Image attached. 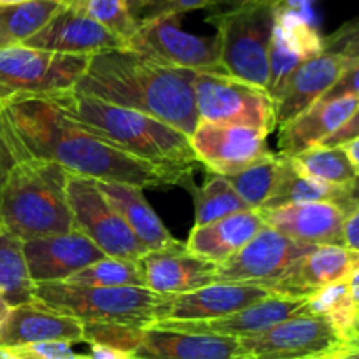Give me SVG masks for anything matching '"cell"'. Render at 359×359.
Returning <instances> with one entry per match:
<instances>
[{
    "label": "cell",
    "instance_id": "obj_1",
    "mask_svg": "<svg viewBox=\"0 0 359 359\" xmlns=\"http://www.w3.org/2000/svg\"><path fill=\"white\" fill-rule=\"evenodd\" d=\"M0 133L16 160H48L81 177L142 189L175 186L153 165L114 149L70 121L48 98L0 105Z\"/></svg>",
    "mask_w": 359,
    "mask_h": 359
},
{
    "label": "cell",
    "instance_id": "obj_2",
    "mask_svg": "<svg viewBox=\"0 0 359 359\" xmlns=\"http://www.w3.org/2000/svg\"><path fill=\"white\" fill-rule=\"evenodd\" d=\"M195 76L193 70L161 65L126 49H111L90 56L72 91L142 112L189 137L198 126Z\"/></svg>",
    "mask_w": 359,
    "mask_h": 359
},
{
    "label": "cell",
    "instance_id": "obj_3",
    "mask_svg": "<svg viewBox=\"0 0 359 359\" xmlns=\"http://www.w3.org/2000/svg\"><path fill=\"white\" fill-rule=\"evenodd\" d=\"M44 98L102 142L163 172L175 186L188 188L193 182V172L200 163L189 146V137L174 126L72 90Z\"/></svg>",
    "mask_w": 359,
    "mask_h": 359
},
{
    "label": "cell",
    "instance_id": "obj_4",
    "mask_svg": "<svg viewBox=\"0 0 359 359\" xmlns=\"http://www.w3.org/2000/svg\"><path fill=\"white\" fill-rule=\"evenodd\" d=\"M67 170L39 158H20L0 195V228L21 242L70 233Z\"/></svg>",
    "mask_w": 359,
    "mask_h": 359
},
{
    "label": "cell",
    "instance_id": "obj_5",
    "mask_svg": "<svg viewBox=\"0 0 359 359\" xmlns=\"http://www.w3.org/2000/svg\"><path fill=\"white\" fill-rule=\"evenodd\" d=\"M160 294L147 287H90L69 283L35 284V304L95 325L147 328L154 321Z\"/></svg>",
    "mask_w": 359,
    "mask_h": 359
},
{
    "label": "cell",
    "instance_id": "obj_6",
    "mask_svg": "<svg viewBox=\"0 0 359 359\" xmlns=\"http://www.w3.org/2000/svg\"><path fill=\"white\" fill-rule=\"evenodd\" d=\"M216 28L223 72L245 83L269 84V46L273 27L272 4H251L207 16Z\"/></svg>",
    "mask_w": 359,
    "mask_h": 359
},
{
    "label": "cell",
    "instance_id": "obj_7",
    "mask_svg": "<svg viewBox=\"0 0 359 359\" xmlns=\"http://www.w3.org/2000/svg\"><path fill=\"white\" fill-rule=\"evenodd\" d=\"M90 56L39 51L21 44L0 48V105L70 91Z\"/></svg>",
    "mask_w": 359,
    "mask_h": 359
},
{
    "label": "cell",
    "instance_id": "obj_8",
    "mask_svg": "<svg viewBox=\"0 0 359 359\" xmlns=\"http://www.w3.org/2000/svg\"><path fill=\"white\" fill-rule=\"evenodd\" d=\"M83 328L84 342L126 351L132 359H237V339L95 323Z\"/></svg>",
    "mask_w": 359,
    "mask_h": 359
},
{
    "label": "cell",
    "instance_id": "obj_9",
    "mask_svg": "<svg viewBox=\"0 0 359 359\" xmlns=\"http://www.w3.org/2000/svg\"><path fill=\"white\" fill-rule=\"evenodd\" d=\"M195 104L198 123L248 126L272 133L276 126V102L265 88L245 83L223 70L196 72Z\"/></svg>",
    "mask_w": 359,
    "mask_h": 359
},
{
    "label": "cell",
    "instance_id": "obj_10",
    "mask_svg": "<svg viewBox=\"0 0 359 359\" xmlns=\"http://www.w3.org/2000/svg\"><path fill=\"white\" fill-rule=\"evenodd\" d=\"M337 354H358V347L344 342L328 319L304 309L259 335L237 339V359H326Z\"/></svg>",
    "mask_w": 359,
    "mask_h": 359
},
{
    "label": "cell",
    "instance_id": "obj_11",
    "mask_svg": "<svg viewBox=\"0 0 359 359\" xmlns=\"http://www.w3.org/2000/svg\"><path fill=\"white\" fill-rule=\"evenodd\" d=\"M65 195L74 228L90 238L105 256L139 262L146 255L147 249L98 191L93 179L67 172Z\"/></svg>",
    "mask_w": 359,
    "mask_h": 359
},
{
    "label": "cell",
    "instance_id": "obj_12",
    "mask_svg": "<svg viewBox=\"0 0 359 359\" xmlns=\"http://www.w3.org/2000/svg\"><path fill=\"white\" fill-rule=\"evenodd\" d=\"M123 49L161 65L193 72L223 70L217 37H198L182 30L181 16H167L139 25Z\"/></svg>",
    "mask_w": 359,
    "mask_h": 359
},
{
    "label": "cell",
    "instance_id": "obj_13",
    "mask_svg": "<svg viewBox=\"0 0 359 359\" xmlns=\"http://www.w3.org/2000/svg\"><path fill=\"white\" fill-rule=\"evenodd\" d=\"M312 248L314 245L298 244L279 231L263 226L241 251L217 265L216 283L251 284L270 291Z\"/></svg>",
    "mask_w": 359,
    "mask_h": 359
},
{
    "label": "cell",
    "instance_id": "obj_14",
    "mask_svg": "<svg viewBox=\"0 0 359 359\" xmlns=\"http://www.w3.org/2000/svg\"><path fill=\"white\" fill-rule=\"evenodd\" d=\"M266 137L269 133L248 126L200 121L189 135V146L209 174L230 177L272 156Z\"/></svg>",
    "mask_w": 359,
    "mask_h": 359
},
{
    "label": "cell",
    "instance_id": "obj_15",
    "mask_svg": "<svg viewBox=\"0 0 359 359\" xmlns=\"http://www.w3.org/2000/svg\"><path fill=\"white\" fill-rule=\"evenodd\" d=\"M323 35L312 9H273V27L269 46L266 91L276 102L294 70L323 53Z\"/></svg>",
    "mask_w": 359,
    "mask_h": 359
},
{
    "label": "cell",
    "instance_id": "obj_16",
    "mask_svg": "<svg viewBox=\"0 0 359 359\" xmlns=\"http://www.w3.org/2000/svg\"><path fill=\"white\" fill-rule=\"evenodd\" d=\"M273 297L266 287L214 283L181 294H160L154 321H203L223 318ZM151 323V325H153ZM149 328V326H147Z\"/></svg>",
    "mask_w": 359,
    "mask_h": 359
},
{
    "label": "cell",
    "instance_id": "obj_17",
    "mask_svg": "<svg viewBox=\"0 0 359 359\" xmlns=\"http://www.w3.org/2000/svg\"><path fill=\"white\" fill-rule=\"evenodd\" d=\"M307 298L270 297L248 309L223 316V318L203 319V321H160L153 323L149 328L168 330V332L191 333V335H214L226 339H245L259 335L286 321L291 316L304 309Z\"/></svg>",
    "mask_w": 359,
    "mask_h": 359
},
{
    "label": "cell",
    "instance_id": "obj_18",
    "mask_svg": "<svg viewBox=\"0 0 359 359\" xmlns=\"http://www.w3.org/2000/svg\"><path fill=\"white\" fill-rule=\"evenodd\" d=\"M21 46L60 55L93 56L102 51L123 49V41L83 11L63 2L49 23Z\"/></svg>",
    "mask_w": 359,
    "mask_h": 359
},
{
    "label": "cell",
    "instance_id": "obj_19",
    "mask_svg": "<svg viewBox=\"0 0 359 359\" xmlns=\"http://www.w3.org/2000/svg\"><path fill=\"white\" fill-rule=\"evenodd\" d=\"M359 205L340 207L337 203H290L276 209H258L265 226L304 245H339L344 248L342 224L351 210Z\"/></svg>",
    "mask_w": 359,
    "mask_h": 359
},
{
    "label": "cell",
    "instance_id": "obj_20",
    "mask_svg": "<svg viewBox=\"0 0 359 359\" xmlns=\"http://www.w3.org/2000/svg\"><path fill=\"white\" fill-rule=\"evenodd\" d=\"M23 252L34 284L62 283L105 258L104 252L79 230L23 242Z\"/></svg>",
    "mask_w": 359,
    "mask_h": 359
},
{
    "label": "cell",
    "instance_id": "obj_21",
    "mask_svg": "<svg viewBox=\"0 0 359 359\" xmlns=\"http://www.w3.org/2000/svg\"><path fill=\"white\" fill-rule=\"evenodd\" d=\"M358 269V252L339 245H314L270 287V293L284 298H309L330 284L346 280Z\"/></svg>",
    "mask_w": 359,
    "mask_h": 359
},
{
    "label": "cell",
    "instance_id": "obj_22",
    "mask_svg": "<svg viewBox=\"0 0 359 359\" xmlns=\"http://www.w3.org/2000/svg\"><path fill=\"white\" fill-rule=\"evenodd\" d=\"M144 287L156 294H181L216 283L217 265L193 256L184 244L147 251L139 259Z\"/></svg>",
    "mask_w": 359,
    "mask_h": 359
},
{
    "label": "cell",
    "instance_id": "obj_23",
    "mask_svg": "<svg viewBox=\"0 0 359 359\" xmlns=\"http://www.w3.org/2000/svg\"><path fill=\"white\" fill-rule=\"evenodd\" d=\"M351 62H358V60L323 51L321 55L302 63L276 100L277 128H283L286 123L316 104L337 83V79L342 76Z\"/></svg>",
    "mask_w": 359,
    "mask_h": 359
},
{
    "label": "cell",
    "instance_id": "obj_24",
    "mask_svg": "<svg viewBox=\"0 0 359 359\" xmlns=\"http://www.w3.org/2000/svg\"><path fill=\"white\" fill-rule=\"evenodd\" d=\"M35 342H84L83 323L56 314L39 304L13 307L0 326V347H18Z\"/></svg>",
    "mask_w": 359,
    "mask_h": 359
},
{
    "label": "cell",
    "instance_id": "obj_25",
    "mask_svg": "<svg viewBox=\"0 0 359 359\" xmlns=\"http://www.w3.org/2000/svg\"><path fill=\"white\" fill-rule=\"evenodd\" d=\"M356 112L358 97H340L333 100L319 98L307 111L279 128V154L293 158L318 147L333 130Z\"/></svg>",
    "mask_w": 359,
    "mask_h": 359
},
{
    "label": "cell",
    "instance_id": "obj_26",
    "mask_svg": "<svg viewBox=\"0 0 359 359\" xmlns=\"http://www.w3.org/2000/svg\"><path fill=\"white\" fill-rule=\"evenodd\" d=\"M265 226L258 210H242L212 223L193 226L186 249L212 265H221L241 251Z\"/></svg>",
    "mask_w": 359,
    "mask_h": 359
},
{
    "label": "cell",
    "instance_id": "obj_27",
    "mask_svg": "<svg viewBox=\"0 0 359 359\" xmlns=\"http://www.w3.org/2000/svg\"><path fill=\"white\" fill-rule=\"evenodd\" d=\"M97 182L98 191L111 203L112 209L121 216L126 226L130 228L137 241L147 251H160V249L177 248L182 242L172 237L170 231L158 217L153 207L144 196L142 188L119 182Z\"/></svg>",
    "mask_w": 359,
    "mask_h": 359
},
{
    "label": "cell",
    "instance_id": "obj_28",
    "mask_svg": "<svg viewBox=\"0 0 359 359\" xmlns=\"http://www.w3.org/2000/svg\"><path fill=\"white\" fill-rule=\"evenodd\" d=\"M359 269L346 280L330 284L307 298L304 312L323 316L332 323L344 342L358 347L359 342Z\"/></svg>",
    "mask_w": 359,
    "mask_h": 359
},
{
    "label": "cell",
    "instance_id": "obj_29",
    "mask_svg": "<svg viewBox=\"0 0 359 359\" xmlns=\"http://www.w3.org/2000/svg\"><path fill=\"white\" fill-rule=\"evenodd\" d=\"M290 170V158L273 153L269 160H263L238 174L230 175L228 181L249 209L258 210L276 195Z\"/></svg>",
    "mask_w": 359,
    "mask_h": 359
},
{
    "label": "cell",
    "instance_id": "obj_30",
    "mask_svg": "<svg viewBox=\"0 0 359 359\" xmlns=\"http://www.w3.org/2000/svg\"><path fill=\"white\" fill-rule=\"evenodd\" d=\"M0 298L11 309L35 302V284L28 272L23 242L4 228H0Z\"/></svg>",
    "mask_w": 359,
    "mask_h": 359
},
{
    "label": "cell",
    "instance_id": "obj_31",
    "mask_svg": "<svg viewBox=\"0 0 359 359\" xmlns=\"http://www.w3.org/2000/svg\"><path fill=\"white\" fill-rule=\"evenodd\" d=\"M337 203L340 207L359 205L358 203V189L337 188V186L328 184V182L318 181V179L300 175L294 172L291 165L290 174L286 175L280 188L277 189L276 195L262 207V209H276L280 205H290V203Z\"/></svg>",
    "mask_w": 359,
    "mask_h": 359
},
{
    "label": "cell",
    "instance_id": "obj_32",
    "mask_svg": "<svg viewBox=\"0 0 359 359\" xmlns=\"http://www.w3.org/2000/svg\"><path fill=\"white\" fill-rule=\"evenodd\" d=\"M290 160L297 174L337 188L358 189V168L349 163L342 147H312Z\"/></svg>",
    "mask_w": 359,
    "mask_h": 359
},
{
    "label": "cell",
    "instance_id": "obj_33",
    "mask_svg": "<svg viewBox=\"0 0 359 359\" xmlns=\"http://www.w3.org/2000/svg\"><path fill=\"white\" fill-rule=\"evenodd\" d=\"M186 189L191 191L195 202V226L212 223L242 210H251L224 175L209 174L202 186H195L191 182Z\"/></svg>",
    "mask_w": 359,
    "mask_h": 359
},
{
    "label": "cell",
    "instance_id": "obj_34",
    "mask_svg": "<svg viewBox=\"0 0 359 359\" xmlns=\"http://www.w3.org/2000/svg\"><path fill=\"white\" fill-rule=\"evenodd\" d=\"M62 6L63 0H28L18 6L0 7V28L11 46L23 44L42 30Z\"/></svg>",
    "mask_w": 359,
    "mask_h": 359
},
{
    "label": "cell",
    "instance_id": "obj_35",
    "mask_svg": "<svg viewBox=\"0 0 359 359\" xmlns=\"http://www.w3.org/2000/svg\"><path fill=\"white\" fill-rule=\"evenodd\" d=\"M62 283L90 287H144V276L139 262L105 256Z\"/></svg>",
    "mask_w": 359,
    "mask_h": 359
},
{
    "label": "cell",
    "instance_id": "obj_36",
    "mask_svg": "<svg viewBox=\"0 0 359 359\" xmlns=\"http://www.w3.org/2000/svg\"><path fill=\"white\" fill-rule=\"evenodd\" d=\"M83 13L121 39L123 44L139 28L132 14V0H86Z\"/></svg>",
    "mask_w": 359,
    "mask_h": 359
},
{
    "label": "cell",
    "instance_id": "obj_37",
    "mask_svg": "<svg viewBox=\"0 0 359 359\" xmlns=\"http://www.w3.org/2000/svg\"><path fill=\"white\" fill-rule=\"evenodd\" d=\"M221 0H132V14L137 25L167 16H182L184 13L219 6Z\"/></svg>",
    "mask_w": 359,
    "mask_h": 359
},
{
    "label": "cell",
    "instance_id": "obj_38",
    "mask_svg": "<svg viewBox=\"0 0 359 359\" xmlns=\"http://www.w3.org/2000/svg\"><path fill=\"white\" fill-rule=\"evenodd\" d=\"M4 349L14 359H88V354L74 353L70 344L65 342H35Z\"/></svg>",
    "mask_w": 359,
    "mask_h": 359
},
{
    "label": "cell",
    "instance_id": "obj_39",
    "mask_svg": "<svg viewBox=\"0 0 359 359\" xmlns=\"http://www.w3.org/2000/svg\"><path fill=\"white\" fill-rule=\"evenodd\" d=\"M323 51L337 53V55H342L351 60H359L358 20L342 25L339 30L323 39Z\"/></svg>",
    "mask_w": 359,
    "mask_h": 359
},
{
    "label": "cell",
    "instance_id": "obj_40",
    "mask_svg": "<svg viewBox=\"0 0 359 359\" xmlns=\"http://www.w3.org/2000/svg\"><path fill=\"white\" fill-rule=\"evenodd\" d=\"M359 135V116L356 114L351 116L346 123L339 126L337 130H333L318 147H340L344 144H347L349 140L358 139Z\"/></svg>",
    "mask_w": 359,
    "mask_h": 359
},
{
    "label": "cell",
    "instance_id": "obj_41",
    "mask_svg": "<svg viewBox=\"0 0 359 359\" xmlns=\"http://www.w3.org/2000/svg\"><path fill=\"white\" fill-rule=\"evenodd\" d=\"M358 224H359V209H354L347 214L342 224L344 249H347V251L351 252H359Z\"/></svg>",
    "mask_w": 359,
    "mask_h": 359
},
{
    "label": "cell",
    "instance_id": "obj_42",
    "mask_svg": "<svg viewBox=\"0 0 359 359\" xmlns=\"http://www.w3.org/2000/svg\"><path fill=\"white\" fill-rule=\"evenodd\" d=\"M14 165H16V158H14L13 151H11V147L7 146L2 133H0V195H2V189Z\"/></svg>",
    "mask_w": 359,
    "mask_h": 359
},
{
    "label": "cell",
    "instance_id": "obj_43",
    "mask_svg": "<svg viewBox=\"0 0 359 359\" xmlns=\"http://www.w3.org/2000/svg\"><path fill=\"white\" fill-rule=\"evenodd\" d=\"M88 359H132L130 353L116 347L104 346V344H90V354Z\"/></svg>",
    "mask_w": 359,
    "mask_h": 359
},
{
    "label": "cell",
    "instance_id": "obj_44",
    "mask_svg": "<svg viewBox=\"0 0 359 359\" xmlns=\"http://www.w3.org/2000/svg\"><path fill=\"white\" fill-rule=\"evenodd\" d=\"M314 2H318V0H277L276 4H272V7L284 11H304L311 9Z\"/></svg>",
    "mask_w": 359,
    "mask_h": 359
},
{
    "label": "cell",
    "instance_id": "obj_45",
    "mask_svg": "<svg viewBox=\"0 0 359 359\" xmlns=\"http://www.w3.org/2000/svg\"><path fill=\"white\" fill-rule=\"evenodd\" d=\"M344 149V153H346L347 160H349V163L353 165L354 168H358L359 170V137L358 139H353L349 140L347 144H344V146H340Z\"/></svg>",
    "mask_w": 359,
    "mask_h": 359
},
{
    "label": "cell",
    "instance_id": "obj_46",
    "mask_svg": "<svg viewBox=\"0 0 359 359\" xmlns=\"http://www.w3.org/2000/svg\"><path fill=\"white\" fill-rule=\"evenodd\" d=\"M277 0H221L219 6H224L226 9H235V7L251 6V4H276Z\"/></svg>",
    "mask_w": 359,
    "mask_h": 359
},
{
    "label": "cell",
    "instance_id": "obj_47",
    "mask_svg": "<svg viewBox=\"0 0 359 359\" xmlns=\"http://www.w3.org/2000/svg\"><path fill=\"white\" fill-rule=\"evenodd\" d=\"M9 311H11L9 305H7L6 302H4L2 298H0V326H2V323L6 321V318H7V314H9Z\"/></svg>",
    "mask_w": 359,
    "mask_h": 359
},
{
    "label": "cell",
    "instance_id": "obj_48",
    "mask_svg": "<svg viewBox=\"0 0 359 359\" xmlns=\"http://www.w3.org/2000/svg\"><path fill=\"white\" fill-rule=\"evenodd\" d=\"M63 2H65L67 6H72V7H76V9L83 11V6L86 0H63Z\"/></svg>",
    "mask_w": 359,
    "mask_h": 359
},
{
    "label": "cell",
    "instance_id": "obj_49",
    "mask_svg": "<svg viewBox=\"0 0 359 359\" xmlns=\"http://www.w3.org/2000/svg\"><path fill=\"white\" fill-rule=\"evenodd\" d=\"M28 2V0H0V7H9V6H18V4Z\"/></svg>",
    "mask_w": 359,
    "mask_h": 359
},
{
    "label": "cell",
    "instance_id": "obj_50",
    "mask_svg": "<svg viewBox=\"0 0 359 359\" xmlns=\"http://www.w3.org/2000/svg\"><path fill=\"white\" fill-rule=\"evenodd\" d=\"M326 359H358V354H337V356H330Z\"/></svg>",
    "mask_w": 359,
    "mask_h": 359
},
{
    "label": "cell",
    "instance_id": "obj_51",
    "mask_svg": "<svg viewBox=\"0 0 359 359\" xmlns=\"http://www.w3.org/2000/svg\"><path fill=\"white\" fill-rule=\"evenodd\" d=\"M6 46H11L9 41L6 39V35H4L2 28H0V48H6Z\"/></svg>",
    "mask_w": 359,
    "mask_h": 359
},
{
    "label": "cell",
    "instance_id": "obj_52",
    "mask_svg": "<svg viewBox=\"0 0 359 359\" xmlns=\"http://www.w3.org/2000/svg\"><path fill=\"white\" fill-rule=\"evenodd\" d=\"M0 359H14L11 356L9 353H7V349H4V347H0Z\"/></svg>",
    "mask_w": 359,
    "mask_h": 359
}]
</instances>
